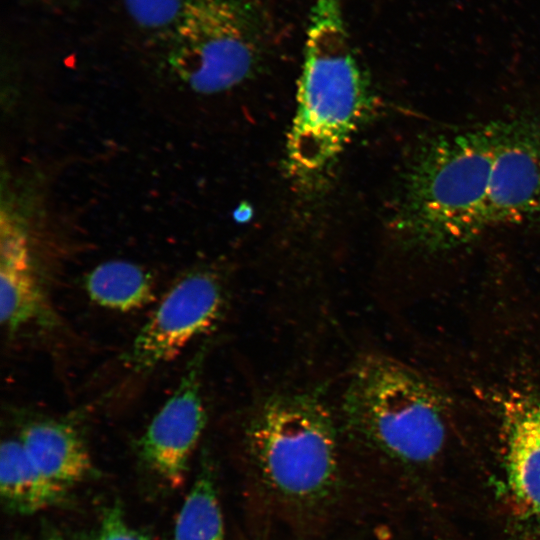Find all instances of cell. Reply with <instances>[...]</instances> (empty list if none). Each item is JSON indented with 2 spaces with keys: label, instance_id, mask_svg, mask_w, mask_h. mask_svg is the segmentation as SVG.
I'll return each mask as SVG.
<instances>
[{
  "label": "cell",
  "instance_id": "6da1fadb",
  "mask_svg": "<svg viewBox=\"0 0 540 540\" xmlns=\"http://www.w3.org/2000/svg\"><path fill=\"white\" fill-rule=\"evenodd\" d=\"M498 119L422 139L403 171L392 229L429 254L466 245L489 227L487 198Z\"/></svg>",
  "mask_w": 540,
  "mask_h": 540
},
{
  "label": "cell",
  "instance_id": "7a4b0ae2",
  "mask_svg": "<svg viewBox=\"0 0 540 540\" xmlns=\"http://www.w3.org/2000/svg\"><path fill=\"white\" fill-rule=\"evenodd\" d=\"M366 101L340 0H313L287 145L295 178L312 181L328 168L356 130Z\"/></svg>",
  "mask_w": 540,
  "mask_h": 540
},
{
  "label": "cell",
  "instance_id": "3957f363",
  "mask_svg": "<svg viewBox=\"0 0 540 540\" xmlns=\"http://www.w3.org/2000/svg\"><path fill=\"white\" fill-rule=\"evenodd\" d=\"M341 412L357 441L402 462H428L445 442L440 393L417 371L383 354H367L356 362Z\"/></svg>",
  "mask_w": 540,
  "mask_h": 540
},
{
  "label": "cell",
  "instance_id": "277c9868",
  "mask_svg": "<svg viewBox=\"0 0 540 540\" xmlns=\"http://www.w3.org/2000/svg\"><path fill=\"white\" fill-rule=\"evenodd\" d=\"M245 439L258 474L280 497L311 504L335 489L336 426L318 392L285 390L260 399L248 416Z\"/></svg>",
  "mask_w": 540,
  "mask_h": 540
},
{
  "label": "cell",
  "instance_id": "5b68a950",
  "mask_svg": "<svg viewBox=\"0 0 540 540\" xmlns=\"http://www.w3.org/2000/svg\"><path fill=\"white\" fill-rule=\"evenodd\" d=\"M172 36L169 63L177 76L196 92L216 93L256 72L269 25L258 0H190Z\"/></svg>",
  "mask_w": 540,
  "mask_h": 540
},
{
  "label": "cell",
  "instance_id": "8992f818",
  "mask_svg": "<svg viewBox=\"0 0 540 540\" xmlns=\"http://www.w3.org/2000/svg\"><path fill=\"white\" fill-rule=\"evenodd\" d=\"M223 307V286L215 274L203 270L186 274L141 327L121 356L122 366L145 374L173 360L216 324Z\"/></svg>",
  "mask_w": 540,
  "mask_h": 540
},
{
  "label": "cell",
  "instance_id": "52a82bcc",
  "mask_svg": "<svg viewBox=\"0 0 540 540\" xmlns=\"http://www.w3.org/2000/svg\"><path fill=\"white\" fill-rule=\"evenodd\" d=\"M487 210L490 228L540 220V115L498 119Z\"/></svg>",
  "mask_w": 540,
  "mask_h": 540
},
{
  "label": "cell",
  "instance_id": "ba28073f",
  "mask_svg": "<svg viewBox=\"0 0 540 540\" xmlns=\"http://www.w3.org/2000/svg\"><path fill=\"white\" fill-rule=\"evenodd\" d=\"M206 351L203 345L188 362L176 390L155 414L139 442L146 465L174 488L185 480L189 459L207 421L202 394Z\"/></svg>",
  "mask_w": 540,
  "mask_h": 540
},
{
  "label": "cell",
  "instance_id": "9c48e42d",
  "mask_svg": "<svg viewBox=\"0 0 540 540\" xmlns=\"http://www.w3.org/2000/svg\"><path fill=\"white\" fill-rule=\"evenodd\" d=\"M501 413L512 492L529 512L540 516V386L511 391Z\"/></svg>",
  "mask_w": 540,
  "mask_h": 540
},
{
  "label": "cell",
  "instance_id": "30bf717a",
  "mask_svg": "<svg viewBox=\"0 0 540 540\" xmlns=\"http://www.w3.org/2000/svg\"><path fill=\"white\" fill-rule=\"evenodd\" d=\"M0 318L9 333L31 324H55L36 278L26 236L9 217L1 218Z\"/></svg>",
  "mask_w": 540,
  "mask_h": 540
},
{
  "label": "cell",
  "instance_id": "8fae6325",
  "mask_svg": "<svg viewBox=\"0 0 540 540\" xmlns=\"http://www.w3.org/2000/svg\"><path fill=\"white\" fill-rule=\"evenodd\" d=\"M19 440L40 472L64 488L94 473L87 447L72 420L31 421L23 426Z\"/></svg>",
  "mask_w": 540,
  "mask_h": 540
},
{
  "label": "cell",
  "instance_id": "7c38bea8",
  "mask_svg": "<svg viewBox=\"0 0 540 540\" xmlns=\"http://www.w3.org/2000/svg\"><path fill=\"white\" fill-rule=\"evenodd\" d=\"M67 488L51 481L34 465L20 440H5L0 448V495L8 511L29 515L59 505Z\"/></svg>",
  "mask_w": 540,
  "mask_h": 540
},
{
  "label": "cell",
  "instance_id": "4fadbf2b",
  "mask_svg": "<svg viewBox=\"0 0 540 540\" xmlns=\"http://www.w3.org/2000/svg\"><path fill=\"white\" fill-rule=\"evenodd\" d=\"M83 285L92 302L119 312L141 309L154 299L151 275L139 265L124 260L97 265L85 276Z\"/></svg>",
  "mask_w": 540,
  "mask_h": 540
},
{
  "label": "cell",
  "instance_id": "5bb4252c",
  "mask_svg": "<svg viewBox=\"0 0 540 540\" xmlns=\"http://www.w3.org/2000/svg\"><path fill=\"white\" fill-rule=\"evenodd\" d=\"M172 540H225L215 475L204 464L178 512Z\"/></svg>",
  "mask_w": 540,
  "mask_h": 540
},
{
  "label": "cell",
  "instance_id": "9a60e30c",
  "mask_svg": "<svg viewBox=\"0 0 540 540\" xmlns=\"http://www.w3.org/2000/svg\"><path fill=\"white\" fill-rule=\"evenodd\" d=\"M129 14L142 27L170 31L181 22L190 0H124Z\"/></svg>",
  "mask_w": 540,
  "mask_h": 540
},
{
  "label": "cell",
  "instance_id": "2e32d148",
  "mask_svg": "<svg viewBox=\"0 0 540 540\" xmlns=\"http://www.w3.org/2000/svg\"><path fill=\"white\" fill-rule=\"evenodd\" d=\"M93 540H149L125 519L119 505L107 509Z\"/></svg>",
  "mask_w": 540,
  "mask_h": 540
},
{
  "label": "cell",
  "instance_id": "e0dca14e",
  "mask_svg": "<svg viewBox=\"0 0 540 540\" xmlns=\"http://www.w3.org/2000/svg\"><path fill=\"white\" fill-rule=\"evenodd\" d=\"M44 540H65L59 533L49 531L46 533Z\"/></svg>",
  "mask_w": 540,
  "mask_h": 540
}]
</instances>
